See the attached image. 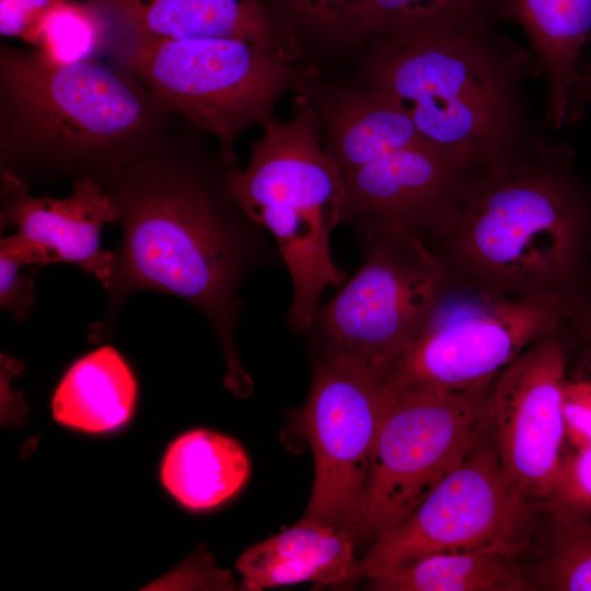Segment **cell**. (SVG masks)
<instances>
[{
    "label": "cell",
    "instance_id": "4316f807",
    "mask_svg": "<svg viewBox=\"0 0 591 591\" xmlns=\"http://www.w3.org/2000/svg\"><path fill=\"white\" fill-rule=\"evenodd\" d=\"M577 433L579 449L565 455L556 491L547 506L591 507V421Z\"/></svg>",
    "mask_w": 591,
    "mask_h": 591
},
{
    "label": "cell",
    "instance_id": "4fadbf2b",
    "mask_svg": "<svg viewBox=\"0 0 591 591\" xmlns=\"http://www.w3.org/2000/svg\"><path fill=\"white\" fill-rule=\"evenodd\" d=\"M483 167L421 142L343 175V223L360 239L406 230L433 248Z\"/></svg>",
    "mask_w": 591,
    "mask_h": 591
},
{
    "label": "cell",
    "instance_id": "7c38bea8",
    "mask_svg": "<svg viewBox=\"0 0 591 591\" xmlns=\"http://www.w3.org/2000/svg\"><path fill=\"white\" fill-rule=\"evenodd\" d=\"M581 344L570 324L535 340L495 379L491 436L513 483L546 506L561 474L567 437L565 390Z\"/></svg>",
    "mask_w": 591,
    "mask_h": 591
},
{
    "label": "cell",
    "instance_id": "f1b7e54d",
    "mask_svg": "<svg viewBox=\"0 0 591 591\" xmlns=\"http://www.w3.org/2000/svg\"><path fill=\"white\" fill-rule=\"evenodd\" d=\"M61 0H0V35L33 45L47 13Z\"/></svg>",
    "mask_w": 591,
    "mask_h": 591
},
{
    "label": "cell",
    "instance_id": "8992f818",
    "mask_svg": "<svg viewBox=\"0 0 591 591\" xmlns=\"http://www.w3.org/2000/svg\"><path fill=\"white\" fill-rule=\"evenodd\" d=\"M104 58L135 73L169 108L216 140L237 165L235 147L250 128L274 117L318 66L287 51L235 38L112 36Z\"/></svg>",
    "mask_w": 591,
    "mask_h": 591
},
{
    "label": "cell",
    "instance_id": "f546056e",
    "mask_svg": "<svg viewBox=\"0 0 591 591\" xmlns=\"http://www.w3.org/2000/svg\"><path fill=\"white\" fill-rule=\"evenodd\" d=\"M591 102V63L581 69L569 97L567 125L578 123Z\"/></svg>",
    "mask_w": 591,
    "mask_h": 591
},
{
    "label": "cell",
    "instance_id": "44dd1931",
    "mask_svg": "<svg viewBox=\"0 0 591 591\" xmlns=\"http://www.w3.org/2000/svg\"><path fill=\"white\" fill-rule=\"evenodd\" d=\"M521 556L498 551L437 553L367 579L374 591H534Z\"/></svg>",
    "mask_w": 591,
    "mask_h": 591
},
{
    "label": "cell",
    "instance_id": "52a82bcc",
    "mask_svg": "<svg viewBox=\"0 0 591 591\" xmlns=\"http://www.w3.org/2000/svg\"><path fill=\"white\" fill-rule=\"evenodd\" d=\"M591 291L494 297L450 282L387 372L386 395L451 392L495 379L541 337L566 327Z\"/></svg>",
    "mask_w": 591,
    "mask_h": 591
},
{
    "label": "cell",
    "instance_id": "9a60e30c",
    "mask_svg": "<svg viewBox=\"0 0 591 591\" xmlns=\"http://www.w3.org/2000/svg\"><path fill=\"white\" fill-rule=\"evenodd\" d=\"M294 93L314 109L322 146L343 175L425 142L397 101L356 80H329L317 68Z\"/></svg>",
    "mask_w": 591,
    "mask_h": 591
},
{
    "label": "cell",
    "instance_id": "9c48e42d",
    "mask_svg": "<svg viewBox=\"0 0 591 591\" xmlns=\"http://www.w3.org/2000/svg\"><path fill=\"white\" fill-rule=\"evenodd\" d=\"M495 379L466 390L387 397L352 530L357 545H370L402 522L491 430Z\"/></svg>",
    "mask_w": 591,
    "mask_h": 591
},
{
    "label": "cell",
    "instance_id": "30bf717a",
    "mask_svg": "<svg viewBox=\"0 0 591 591\" xmlns=\"http://www.w3.org/2000/svg\"><path fill=\"white\" fill-rule=\"evenodd\" d=\"M544 509L510 478L490 430L402 522L369 545L358 558L356 582L437 553L498 551L522 557Z\"/></svg>",
    "mask_w": 591,
    "mask_h": 591
},
{
    "label": "cell",
    "instance_id": "d6986e66",
    "mask_svg": "<svg viewBox=\"0 0 591 591\" xmlns=\"http://www.w3.org/2000/svg\"><path fill=\"white\" fill-rule=\"evenodd\" d=\"M137 382L120 354L112 346L101 347L66 372L53 397L54 418L86 432L108 431L131 416Z\"/></svg>",
    "mask_w": 591,
    "mask_h": 591
},
{
    "label": "cell",
    "instance_id": "ac0fdd59",
    "mask_svg": "<svg viewBox=\"0 0 591 591\" xmlns=\"http://www.w3.org/2000/svg\"><path fill=\"white\" fill-rule=\"evenodd\" d=\"M501 19L522 27L547 80L546 123L567 125L569 97L591 40V0H497Z\"/></svg>",
    "mask_w": 591,
    "mask_h": 591
},
{
    "label": "cell",
    "instance_id": "ba28073f",
    "mask_svg": "<svg viewBox=\"0 0 591 591\" xmlns=\"http://www.w3.org/2000/svg\"><path fill=\"white\" fill-rule=\"evenodd\" d=\"M363 260L305 333L309 349L360 359L386 379L417 338L449 283L442 257L417 234L382 230L361 237Z\"/></svg>",
    "mask_w": 591,
    "mask_h": 591
},
{
    "label": "cell",
    "instance_id": "ffe728a7",
    "mask_svg": "<svg viewBox=\"0 0 591 591\" xmlns=\"http://www.w3.org/2000/svg\"><path fill=\"white\" fill-rule=\"evenodd\" d=\"M250 474V461L234 439L204 429L188 431L167 449L161 478L184 507L207 510L234 496Z\"/></svg>",
    "mask_w": 591,
    "mask_h": 591
},
{
    "label": "cell",
    "instance_id": "83f0119b",
    "mask_svg": "<svg viewBox=\"0 0 591 591\" xmlns=\"http://www.w3.org/2000/svg\"><path fill=\"white\" fill-rule=\"evenodd\" d=\"M232 575L219 568L207 553H199L183 563L172 573L152 583L149 589L234 590Z\"/></svg>",
    "mask_w": 591,
    "mask_h": 591
},
{
    "label": "cell",
    "instance_id": "cb8c5ba5",
    "mask_svg": "<svg viewBox=\"0 0 591 591\" xmlns=\"http://www.w3.org/2000/svg\"><path fill=\"white\" fill-rule=\"evenodd\" d=\"M107 21L94 0H61L44 18L33 49L57 62L103 58Z\"/></svg>",
    "mask_w": 591,
    "mask_h": 591
},
{
    "label": "cell",
    "instance_id": "484cf974",
    "mask_svg": "<svg viewBox=\"0 0 591 591\" xmlns=\"http://www.w3.org/2000/svg\"><path fill=\"white\" fill-rule=\"evenodd\" d=\"M49 264L45 252L15 233L0 241V305L23 322L35 301L37 269Z\"/></svg>",
    "mask_w": 591,
    "mask_h": 591
},
{
    "label": "cell",
    "instance_id": "4dcf8cb0",
    "mask_svg": "<svg viewBox=\"0 0 591 591\" xmlns=\"http://www.w3.org/2000/svg\"><path fill=\"white\" fill-rule=\"evenodd\" d=\"M570 327L582 346H591V301L575 315Z\"/></svg>",
    "mask_w": 591,
    "mask_h": 591
},
{
    "label": "cell",
    "instance_id": "8fae6325",
    "mask_svg": "<svg viewBox=\"0 0 591 591\" xmlns=\"http://www.w3.org/2000/svg\"><path fill=\"white\" fill-rule=\"evenodd\" d=\"M311 361L309 395L297 414L299 432L314 459L311 497L302 518L352 535L387 403L385 378L348 356L311 352Z\"/></svg>",
    "mask_w": 591,
    "mask_h": 591
},
{
    "label": "cell",
    "instance_id": "277c9868",
    "mask_svg": "<svg viewBox=\"0 0 591 591\" xmlns=\"http://www.w3.org/2000/svg\"><path fill=\"white\" fill-rule=\"evenodd\" d=\"M498 20L444 19L372 38L355 80L397 101L426 143L489 165L534 137L524 83L542 74Z\"/></svg>",
    "mask_w": 591,
    "mask_h": 591
},
{
    "label": "cell",
    "instance_id": "603a6c76",
    "mask_svg": "<svg viewBox=\"0 0 591 591\" xmlns=\"http://www.w3.org/2000/svg\"><path fill=\"white\" fill-rule=\"evenodd\" d=\"M292 54H336L366 42L367 0H259ZM306 61V60H305Z\"/></svg>",
    "mask_w": 591,
    "mask_h": 591
},
{
    "label": "cell",
    "instance_id": "2e32d148",
    "mask_svg": "<svg viewBox=\"0 0 591 591\" xmlns=\"http://www.w3.org/2000/svg\"><path fill=\"white\" fill-rule=\"evenodd\" d=\"M94 1L108 23V37L235 38L296 57L259 0Z\"/></svg>",
    "mask_w": 591,
    "mask_h": 591
},
{
    "label": "cell",
    "instance_id": "d4e9b609",
    "mask_svg": "<svg viewBox=\"0 0 591 591\" xmlns=\"http://www.w3.org/2000/svg\"><path fill=\"white\" fill-rule=\"evenodd\" d=\"M468 16L501 19L498 10V1L367 0V42L433 21Z\"/></svg>",
    "mask_w": 591,
    "mask_h": 591
},
{
    "label": "cell",
    "instance_id": "5bb4252c",
    "mask_svg": "<svg viewBox=\"0 0 591 591\" xmlns=\"http://www.w3.org/2000/svg\"><path fill=\"white\" fill-rule=\"evenodd\" d=\"M30 184L0 171V228L18 233L43 250L49 263L76 264L95 276L107 290L116 266L115 251L101 247L106 223L118 221V209L96 183L72 182L66 198L34 196Z\"/></svg>",
    "mask_w": 591,
    "mask_h": 591
},
{
    "label": "cell",
    "instance_id": "7a4b0ae2",
    "mask_svg": "<svg viewBox=\"0 0 591 591\" xmlns=\"http://www.w3.org/2000/svg\"><path fill=\"white\" fill-rule=\"evenodd\" d=\"M192 125L114 62L63 63L0 44V171L30 185L67 178L103 188Z\"/></svg>",
    "mask_w": 591,
    "mask_h": 591
},
{
    "label": "cell",
    "instance_id": "6da1fadb",
    "mask_svg": "<svg viewBox=\"0 0 591 591\" xmlns=\"http://www.w3.org/2000/svg\"><path fill=\"white\" fill-rule=\"evenodd\" d=\"M210 136L192 125L170 144L134 162L103 189L118 209L121 240L104 316L90 338L108 336L129 296L165 292L194 305L224 356L225 386L252 391L235 345L244 281L280 259L267 231L235 196L231 169Z\"/></svg>",
    "mask_w": 591,
    "mask_h": 591
},
{
    "label": "cell",
    "instance_id": "5b68a950",
    "mask_svg": "<svg viewBox=\"0 0 591 591\" xmlns=\"http://www.w3.org/2000/svg\"><path fill=\"white\" fill-rule=\"evenodd\" d=\"M248 164L230 172L232 189L250 216L271 234L291 283L287 322L305 334L320 297L346 281L332 255L331 236L343 223V174L322 146L320 125L299 93L290 118L262 125Z\"/></svg>",
    "mask_w": 591,
    "mask_h": 591
},
{
    "label": "cell",
    "instance_id": "3957f363",
    "mask_svg": "<svg viewBox=\"0 0 591 591\" xmlns=\"http://www.w3.org/2000/svg\"><path fill=\"white\" fill-rule=\"evenodd\" d=\"M575 160L535 134L482 169L434 246L450 282L508 298L591 291V185Z\"/></svg>",
    "mask_w": 591,
    "mask_h": 591
},
{
    "label": "cell",
    "instance_id": "e0dca14e",
    "mask_svg": "<svg viewBox=\"0 0 591 591\" xmlns=\"http://www.w3.org/2000/svg\"><path fill=\"white\" fill-rule=\"evenodd\" d=\"M357 542L347 531L302 518L293 526L250 546L236 560L242 589L312 582L314 587L356 583Z\"/></svg>",
    "mask_w": 591,
    "mask_h": 591
},
{
    "label": "cell",
    "instance_id": "7402d4cb",
    "mask_svg": "<svg viewBox=\"0 0 591 591\" xmlns=\"http://www.w3.org/2000/svg\"><path fill=\"white\" fill-rule=\"evenodd\" d=\"M526 553L534 591H591V507L545 506Z\"/></svg>",
    "mask_w": 591,
    "mask_h": 591
}]
</instances>
